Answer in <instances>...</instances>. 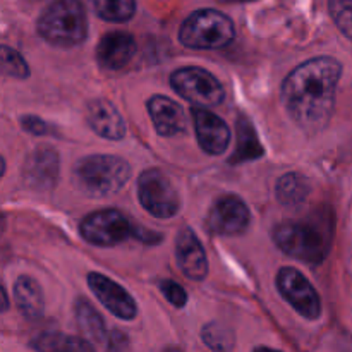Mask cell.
<instances>
[{"label": "cell", "instance_id": "obj_6", "mask_svg": "<svg viewBox=\"0 0 352 352\" xmlns=\"http://www.w3.org/2000/svg\"><path fill=\"white\" fill-rule=\"evenodd\" d=\"M138 198L143 208L157 219H172L181 208L170 179L158 168L144 170L138 179Z\"/></svg>", "mask_w": 352, "mask_h": 352}, {"label": "cell", "instance_id": "obj_4", "mask_svg": "<svg viewBox=\"0 0 352 352\" xmlns=\"http://www.w3.org/2000/svg\"><path fill=\"white\" fill-rule=\"evenodd\" d=\"M277 246L296 260L318 263L330 250V229L318 220H287L275 227Z\"/></svg>", "mask_w": 352, "mask_h": 352}, {"label": "cell", "instance_id": "obj_3", "mask_svg": "<svg viewBox=\"0 0 352 352\" xmlns=\"http://www.w3.org/2000/svg\"><path fill=\"white\" fill-rule=\"evenodd\" d=\"M38 34L55 47L71 48L88 34L86 10L81 0H54L38 19Z\"/></svg>", "mask_w": 352, "mask_h": 352}, {"label": "cell", "instance_id": "obj_13", "mask_svg": "<svg viewBox=\"0 0 352 352\" xmlns=\"http://www.w3.org/2000/svg\"><path fill=\"white\" fill-rule=\"evenodd\" d=\"M177 265L182 274L191 280H203L208 274V260L198 236L191 229H182L175 239Z\"/></svg>", "mask_w": 352, "mask_h": 352}, {"label": "cell", "instance_id": "obj_26", "mask_svg": "<svg viewBox=\"0 0 352 352\" xmlns=\"http://www.w3.org/2000/svg\"><path fill=\"white\" fill-rule=\"evenodd\" d=\"M329 7L337 28L352 40V0H329Z\"/></svg>", "mask_w": 352, "mask_h": 352}, {"label": "cell", "instance_id": "obj_18", "mask_svg": "<svg viewBox=\"0 0 352 352\" xmlns=\"http://www.w3.org/2000/svg\"><path fill=\"white\" fill-rule=\"evenodd\" d=\"M14 302L26 320L34 322L43 316V291H41L40 284L28 275L17 277L16 284H14Z\"/></svg>", "mask_w": 352, "mask_h": 352}, {"label": "cell", "instance_id": "obj_9", "mask_svg": "<svg viewBox=\"0 0 352 352\" xmlns=\"http://www.w3.org/2000/svg\"><path fill=\"white\" fill-rule=\"evenodd\" d=\"M277 287L282 298L306 320H316L322 315V301L316 289L299 270L285 267L277 275Z\"/></svg>", "mask_w": 352, "mask_h": 352}, {"label": "cell", "instance_id": "obj_2", "mask_svg": "<svg viewBox=\"0 0 352 352\" xmlns=\"http://www.w3.org/2000/svg\"><path fill=\"white\" fill-rule=\"evenodd\" d=\"M131 177V165L116 155H91L74 165L72 179L82 195L109 198L117 195Z\"/></svg>", "mask_w": 352, "mask_h": 352}, {"label": "cell", "instance_id": "obj_23", "mask_svg": "<svg viewBox=\"0 0 352 352\" xmlns=\"http://www.w3.org/2000/svg\"><path fill=\"white\" fill-rule=\"evenodd\" d=\"M89 3L102 19L112 23L129 21L136 12V0H89Z\"/></svg>", "mask_w": 352, "mask_h": 352}, {"label": "cell", "instance_id": "obj_15", "mask_svg": "<svg viewBox=\"0 0 352 352\" xmlns=\"http://www.w3.org/2000/svg\"><path fill=\"white\" fill-rule=\"evenodd\" d=\"M136 54V41L129 33L112 31L100 40L96 47V60L105 69H122Z\"/></svg>", "mask_w": 352, "mask_h": 352}, {"label": "cell", "instance_id": "obj_19", "mask_svg": "<svg viewBox=\"0 0 352 352\" xmlns=\"http://www.w3.org/2000/svg\"><path fill=\"white\" fill-rule=\"evenodd\" d=\"M76 320H78L79 329H81L82 336L88 342H91L93 346L107 347L109 336H107L105 323H103L100 313L93 308L91 302H88L86 299H78V302H76Z\"/></svg>", "mask_w": 352, "mask_h": 352}, {"label": "cell", "instance_id": "obj_22", "mask_svg": "<svg viewBox=\"0 0 352 352\" xmlns=\"http://www.w3.org/2000/svg\"><path fill=\"white\" fill-rule=\"evenodd\" d=\"M31 347L36 351H93L95 346L86 339L67 337L64 333H43L31 342Z\"/></svg>", "mask_w": 352, "mask_h": 352}, {"label": "cell", "instance_id": "obj_5", "mask_svg": "<svg viewBox=\"0 0 352 352\" xmlns=\"http://www.w3.org/2000/svg\"><path fill=\"white\" fill-rule=\"evenodd\" d=\"M236 26L232 19L215 9H201L192 12L179 30L182 45L196 50H217L232 43Z\"/></svg>", "mask_w": 352, "mask_h": 352}, {"label": "cell", "instance_id": "obj_1", "mask_svg": "<svg viewBox=\"0 0 352 352\" xmlns=\"http://www.w3.org/2000/svg\"><path fill=\"white\" fill-rule=\"evenodd\" d=\"M342 64L333 57H315L292 69L282 82V103L305 133H322L336 105Z\"/></svg>", "mask_w": 352, "mask_h": 352}, {"label": "cell", "instance_id": "obj_7", "mask_svg": "<svg viewBox=\"0 0 352 352\" xmlns=\"http://www.w3.org/2000/svg\"><path fill=\"white\" fill-rule=\"evenodd\" d=\"M82 239L93 246L110 248L136 236V227L119 210H100L86 217L79 226Z\"/></svg>", "mask_w": 352, "mask_h": 352}, {"label": "cell", "instance_id": "obj_24", "mask_svg": "<svg viewBox=\"0 0 352 352\" xmlns=\"http://www.w3.org/2000/svg\"><path fill=\"white\" fill-rule=\"evenodd\" d=\"M201 339L210 349L213 351H230L234 349V333L227 327L220 323H208L201 332Z\"/></svg>", "mask_w": 352, "mask_h": 352}, {"label": "cell", "instance_id": "obj_11", "mask_svg": "<svg viewBox=\"0 0 352 352\" xmlns=\"http://www.w3.org/2000/svg\"><path fill=\"white\" fill-rule=\"evenodd\" d=\"M192 122L196 138L203 151L208 155H222L230 144V129L219 116L206 110V107H192Z\"/></svg>", "mask_w": 352, "mask_h": 352}, {"label": "cell", "instance_id": "obj_28", "mask_svg": "<svg viewBox=\"0 0 352 352\" xmlns=\"http://www.w3.org/2000/svg\"><path fill=\"white\" fill-rule=\"evenodd\" d=\"M21 124H23V127L28 131V133L34 134V136H47V134H54L52 133V127L48 126L43 119H40V117L24 116L23 119H21Z\"/></svg>", "mask_w": 352, "mask_h": 352}, {"label": "cell", "instance_id": "obj_21", "mask_svg": "<svg viewBox=\"0 0 352 352\" xmlns=\"http://www.w3.org/2000/svg\"><path fill=\"white\" fill-rule=\"evenodd\" d=\"M261 155H263V148L258 141L253 126L248 120H239V124H237V150L230 158V162L237 164V162L254 160Z\"/></svg>", "mask_w": 352, "mask_h": 352}, {"label": "cell", "instance_id": "obj_14", "mask_svg": "<svg viewBox=\"0 0 352 352\" xmlns=\"http://www.w3.org/2000/svg\"><path fill=\"white\" fill-rule=\"evenodd\" d=\"M86 120L98 136L119 141L126 136V122L119 110L107 100H91L86 107Z\"/></svg>", "mask_w": 352, "mask_h": 352}, {"label": "cell", "instance_id": "obj_8", "mask_svg": "<svg viewBox=\"0 0 352 352\" xmlns=\"http://www.w3.org/2000/svg\"><path fill=\"white\" fill-rule=\"evenodd\" d=\"M170 85L179 95L198 107L220 105L226 98L219 79L201 67H182L170 78Z\"/></svg>", "mask_w": 352, "mask_h": 352}, {"label": "cell", "instance_id": "obj_29", "mask_svg": "<svg viewBox=\"0 0 352 352\" xmlns=\"http://www.w3.org/2000/svg\"><path fill=\"white\" fill-rule=\"evenodd\" d=\"M219 2H226V3H230V2H251V0H219Z\"/></svg>", "mask_w": 352, "mask_h": 352}, {"label": "cell", "instance_id": "obj_10", "mask_svg": "<svg viewBox=\"0 0 352 352\" xmlns=\"http://www.w3.org/2000/svg\"><path fill=\"white\" fill-rule=\"evenodd\" d=\"M250 210L246 203L237 196H222L213 203L208 213L210 230L219 236H237L243 234L250 226Z\"/></svg>", "mask_w": 352, "mask_h": 352}, {"label": "cell", "instance_id": "obj_16", "mask_svg": "<svg viewBox=\"0 0 352 352\" xmlns=\"http://www.w3.org/2000/svg\"><path fill=\"white\" fill-rule=\"evenodd\" d=\"M148 112H150L153 126L160 136L170 138L186 129V116L181 105L164 95H155L148 100Z\"/></svg>", "mask_w": 352, "mask_h": 352}, {"label": "cell", "instance_id": "obj_27", "mask_svg": "<svg viewBox=\"0 0 352 352\" xmlns=\"http://www.w3.org/2000/svg\"><path fill=\"white\" fill-rule=\"evenodd\" d=\"M160 291L164 292V296L167 298V301L170 302L175 308H184L186 302H188V294H186L184 287L179 285L174 280H162L160 282Z\"/></svg>", "mask_w": 352, "mask_h": 352}, {"label": "cell", "instance_id": "obj_25", "mask_svg": "<svg viewBox=\"0 0 352 352\" xmlns=\"http://www.w3.org/2000/svg\"><path fill=\"white\" fill-rule=\"evenodd\" d=\"M2 71L3 74L12 76L16 79H24L30 76V67L24 62V58L21 57L19 52L7 47V45L2 47Z\"/></svg>", "mask_w": 352, "mask_h": 352}, {"label": "cell", "instance_id": "obj_12", "mask_svg": "<svg viewBox=\"0 0 352 352\" xmlns=\"http://www.w3.org/2000/svg\"><path fill=\"white\" fill-rule=\"evenodd\" d=\"M88 285L100 302L120 320H134L138 306L129 292L102 274H89Z\"/></svg>", "mask_w": 352, "mask_h": 352}, {"label": "cell", "instance_id": "obj_17", "mask_svg": "<svg viewBox=\"0 0 352 352\" xmlns=\"http://www.w3.org/2000/svg\"><path fill=\"white\" fill-rule=\"evenodd\" d=\"M58 177V155L52 148H38L28 157L24 179L34 189L54 188Z\"/></svg>", "mask_w": 352, "mask_h": 352}, {"label": "cell", "instance_id": "obj_20", "mask_svg": "<svg viewBox=\"0 0 352 352\" xmlns=\"http://www.w3.org/2000/svg\"><path fill=\"white\" fill-rule=\"evenodd\" d=\"M309 191H311V188H309L308 179L301 174H296V172L282 175L277 181V188H275L277 199L284 206L301 205L308 198Z\"/></svg>", "mask_w": 352, "mask_h": 352}]
</instances>
